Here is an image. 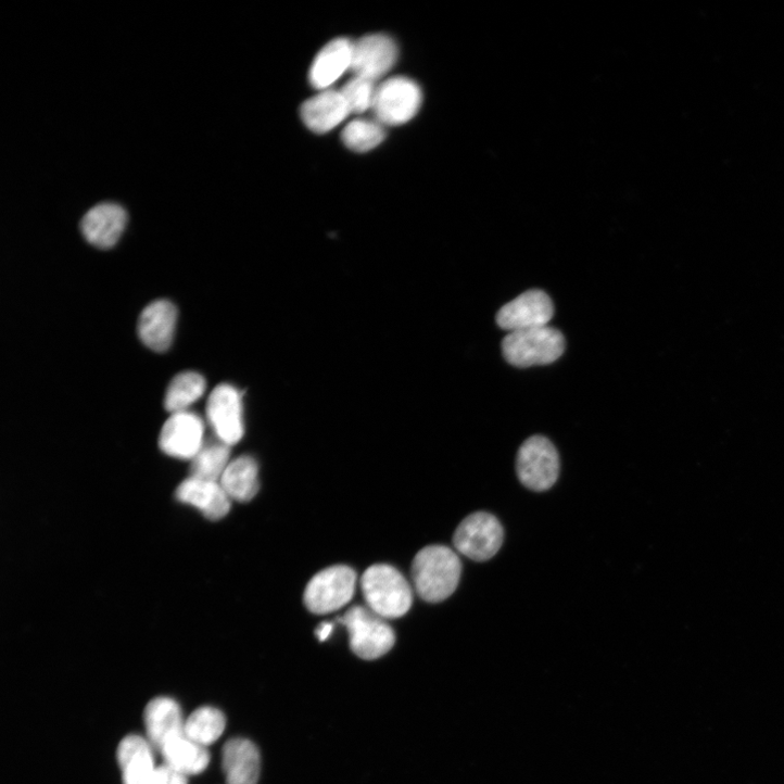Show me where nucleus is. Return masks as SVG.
<instances>
[{
	"label": "nucleus",
	"mask_w": 784,
	"mask_h": 784,
	"mask_svg": "<svg viewBox=\"0 0 784 784\" xmlns=\"http://www.w3.org/2000/svg\"><path fill=\"white\" fill-rule=\"evenodd\" d=\"M463 573V564L452 548L433 545L423 548L413 564L415 587L422 599L441 603L457 590Z\"/></svg>",
	"instance_id": "obj_1"
},
{
	"label": "nucleus",
	"mask_w": 784,
	"mask_h": 784,
	"mask_svg": "<svg viewBox=\"0 0 784 784\" xmlns=\"http://www.w3.org/2000/svg\"><path fill=\"white\" fill-rule=\"evenodd\" d=\"M361 587L367 608L382 619L402 618L413 606V589L394 567H369L361 579Z\"/></svg>",
	"instance_id": "obj_2"
},
{
	"label": "nucleus",
	"mask_w": 784,
	"mask_h": 784,
	"mask_svg": "<svg viewBox=\"0 0 784 784\" xmlns=\"http://www.w3.org/2000/svg\"><path fill=\"white\" fill-rule=\"evenodd\" d=\"M565 349L564 334L549 326L509 332L503 341L505 358L517 367L554 363Z\"/></svg>",
	"instance_id": "obj_3"
},
{
	"label": "nucleus",
	"mask_w": 784,
	"mask_h": 784,
	"mask_svg": "<svg viewBox=\"0 0 784 784\" xmlns=\"http://www.w3.org/2000/svg\"><path fill=\"white\" fill-rule=\"evenodd\" d=\"M339 622L349 632L352 652L362 659H377L395 645L394 630L369 608L354 606Z\"/></svg>",
	"instance_id": "obj_4"
},
{
	"label": "nucleus",
	"mask_w": 784,
	"mask_h": 784,
	"mask_svg": "<svg viewBox=\"0 0 784 784\" xmlns=\"http://www.w3.org/2000/svg\"><path fill=\"white\" fill-rule=\"evenodd\" d=\"M559 473V454L548 439L536 435L523 443L517 456V475L527 489L546 492L556 484Z\"/></svg>",
	"instance_id": "obj_5"
},
{
	"label": "nucleus",
	"mask_w": 784,
	"mask_h": 784,
	"mask_svg": "<svg viewBox=\"0 0 784 784\" xmlns=\"http://www.w3.org/2000/svg\"><path fill=\"white\" fill-rule=\"evenodd\" d=\"M421 103L420 87L410 79L396 77L376 89L370 109L378 123L399 126L412 121Z\"/></svg>",
	"instance_id": "obj_6"
},
{
	"label": "nucleus",
	"mask_w": 784,
	"mask_h": 784,
	"mask_svg": "<svg viewBox=\"0 0 784 784\" xmlns=\"http://www.w3.org/2000/svg\"><path fill=\"white\" fill-rule=\"evenodd\" d=\"M356 573L346 566H334L317 573L304 592V604L315 615L334 612L352 599Z\"/></svg>",
	"instance_id": "obj_7"
},
{
	"label": "nucleus",
	"mask_w": 784,
	"mask_h": 784,
	"mask_svg": "<svg viewBox=\"0 0 784 784\" xmlns=\"http://www.w3.org/2000/svg\"><path fill=\"white\" fill-rule=\"evenodd\" d=\"M505 533L500 520L489 513H476L457 528L456 549L471 560L484 562L494 558L504 544Z\"/></svg>",
	"instance_id": "obj_8"
},
{
	"label": "nucleus",
	"mask_w": 784,
	"mask_h": 784,
	"mask_svg": "<svg viewBox=\"0 0 784 784\" xmlns=\"http://www.w3.org/2000/svg\"><path fill=\"white\" fill-rule=\"evenodd\" d=\"M206 415L220 443L232 446L241 441L244 433L242 399L233 385L224 383L212 391Z\"/></svg>",
	"instance_id": "obj_9"
},
{
	"label": "nucleus",
	"mask_w": 784,
	"mask_h": 784,
	"mask_svg": "<svg viewBox=\"0 0 784 784\" xmlns=\"http://www.w3.org/2000/svg\"><path fill=\"white\" fill-rule=\"evenodd\" d=\"M555 313L552 299L544 291L530 290L504 305L497 324L508 332L548 326Z\"/></svg>",
	"instance_id": "obj_10"
},
{
	"label": "nucleus",
	"mask_w": 784,
	"mask_h": 784,
	"mask_svg": "<svg viewBox=\"0 0 784 784\" xmlns=\"http://www.w3.org/2000/svg\"><path fill=\"white\" fill-rule=\"evenodd\" d=\"M204 423L195 414H174L164 425L159 445L173 458L192 460L204 447Z\"/></svg>",
	"instance_id": "obj_11"
},
{
	"label": "nucleus",
	"mask_w": 784,
	"mask_h": 784,
	"mask_svg": "<svg viewBox=\"0 0 784 784\" xmlns=\"http://www.w3.org/2000/svg\"><path fill=\"white\" fill-rule=\"evenodd\" d=\"M397 59L394 40L384 35L368 36L353 43L350 69L355 77L375 81L394 67Z\"/></svg>",
	"instance_id": "obj_12"
},
{
	"label": "nucleus",
	"mask_w": 784,
	"mask_h": 784,
	"mask_svg": "<svg viewBox=\"0 0 784 784\" xmlns=\"http://www.w3.org/2000/svg\"><path fill=\"white\" fill-rule=\"evenodd\" d=\"M127 223L126 210L117 203L106 202L92 207L84 216L80 229L90 244L108 250L117 244Z\"/></svg>",
	"instance_id": "obj_13"
},
{
	"label": "nucleus",
	"mask_w": 784,
	"mask_h": 784,
	"mask_svg": "<svg viewBox=\"0 0 784 784\" xmlns=\"http://www.w3.org/2000/svg\"><path fill=\"white\" fill-rule=\"evenodd\" d=\"M178 312L167 300L149 304L139 318L138 332L141 341L155 352L167 351L174 340Z\"/></svg>",
	"instance_id": "obj_14"
},
{
	"label": "nucleus",
	"mask_w": 784,
	"mask_h": 784,
	"mask_svg": "<svg viewBox=\"0 0 784 784\" xmlns=\"http://www.w3.org/2000/svg\"><path fill=\"white\" fill-rule=\"evenodd\" d=\"M185 723L179 704L170 697H156L146 707L148 739L160 751L170 739L185 734Z\"/></svg>",
	"instance_id": "obj_15"
},
{
	"label": "nucleus",
	"mask_w": 784,
	"mask_h": 784,
	"mask_svg": "<svg viewBox=\"0 0 784 784\" xmlns=\"http://www.w3.org/2000/svg\"><path fill=\"white\" fill-rule=\"evenodd\" d=\"M176 500L198 508L211 521L225 518L231 508V500L219 482L189 478L176 491Z\"/></svg>",
	"instance_id": "obj_16"
},
{
	"label": "nucleus",
	"mask_w": 784,
	"mask_h": 784,
	"mask_svg": "<svg viewBox=\"0 0 784 784\" xmlns=\"http://www.w3.org/2000/svg\"><path fill=\"white\" fill-rule=\"evenodd\" d=\"M154 747L141 735L126 736L117 749L124 784H153L156 767Z\"/></svg>",
	"instance_id": "obj_17"
},
{
	"label": "nucleus",
	"mask_w": 784,
	"mask_h": 784,
	"mask_svg": "<svg viewBox=\"0 0 784 784\" xmlns=\"http://www.w3.org/2000/svg\"><path fill=\"white\" fill-rule=\"evenodd\" d=\"M227 784H257L261 773L258 748L249 739L232 738L223 748Z\"/></svg>",
	"instance_id": "obj_18"
},
{
	"label": "nucleus",
	"mask_w": 784,
	"mask_h": 784,
	"mask_svg": "<svg viewBox=\"0 0 784 784\" xmlns=\"http://www.w3.org/2000/svg\"><path fill=\"white\" fill-rule=\"evenodd\" d=\"M341 92L326 91L306 101L301 108V117L306 127L317 134L336 128L350 114Z\"/></svg>",
	"instance_id": "obj_19"
},
{
	"label": "nucleus",
	"mask_w": 784,
	"mask_h": 784,
	"mask_svg": "<svg viewBox=\"0 0 784 784\" xmlns=\"http://www.w3.org/2000/svg\"><path fill=\"white\" fill-rule=\"evenodd\" d=\"M353 43L337 39L327 45L314 61L309 72L311 85L326 89L334 84L351 67Z\"/></svg>",
	"instance_id": "obj_20"
},
{
	"label": "nucleus",
	"mask_w": 784,
	"mask_h": 784,
	"mask_svg": "<svg viewBox=\"0 0 784 784\" xmlns=\"http://www.w3.org/2000/svg\"><path fill=\"white\" fill-rule=\"evenodd\" d=\"M219 483L230 500L239 503L252 501L260 489L256 461L249 456L236 459L229 464Z\"/></svg>",
	"instance_id": "obj_21"
},
{
	"label": "nucleus",
	"mask_w": 784,
	"mask_h": 784,
	"mask_svg": "<svg viewBox=\"0 0 784 784\" xmlns=\"http://www.w3.org/2000/svg\"><path fill=\"white\" fill-rule=\"evenodd\" d=\"M161 754L165 763L186 775H195L203 772L211 761L207 747L191 741L185 734L170 739L162 748Z\"/></svg>",
	"instance_id": "obj_22"
},
{
	"label": "nucleus",
	"mask_w": 784,
	"mask_h": 784,
	"mask_svg": "<svg viewBox=\"0 0 784 784\" xmlns=\"http://www.w3.org/2000/svg\"><path fill=\"white\" fill-rule=\"evenodd\" d=\"M206 389L204 377L195 371H184L170 381L165 397V408L174 414L187 412L203 395Z\"/></svg>",
	"instance_id": "obj_23"
},
{
	"label": "nucleus",
	"mask_w": 784,
	"mask_h": 784,
	"mask_svg": "<svg viewBox=\"0 0 784 784\" xmlns=\"http://www.w3.org/2000/svg\"><path fill=\"white\" fill-rule=\"evenodd\" d=\"M226 729L225 715L217 708L205 706L197 709L185 723V735L207 747L215 743Z\"/></svg>",
	"instance_id": "obj_24"
},
{
	"label": "nucleus",
	"mask_w": 784,
	"mask_h": 784,
	"mask_svg": "<svg viewBox=\"0 0 784 784\" xmlns=\"http://www.w3.org/2000/svg\"><path fill=\"white\" fill-rule=\"evenodd\" d=\"M230 450L224 443L204 445L191 460L190 478L219 482L229 466Z\"/></svg>",
	"instance_id": "obj_25"
},
{
	"label": "nucleus",
	"mask_w": 784,
	"mask_h": 784,
	"mask_svg": "<svg viewBox=\"0 0 784 784\" xmlns=\"http://www.w3.org/2000/svg\"><path fill=\"white\" fill-rule=\"evenodd\" d=\"M341 138L350 150L367 152L383 141L384 131L380 124L376 122L357 119L343 129Z\"/></svg>",
	"instance_id": "obj_26"
},
{
	"label": "nucleus",
	"mask_w": 784,
	"mask_h": 784,
	"mask_svg": "<svg viewBox=\"0 0 784 784\" xmlns=\"http://www.w3.org/2000/svg\"><path fill=\"white\" fill-rule=\"evenodd\" d=\"M375 91L374 81L355 77L345 84L341 90V94L350 112L361 114L371 108Z\"/></svg>",
	"instance_id": "obj_27"
},
{
	"label": "nucleus",
	"mask_w": 784,
	"mask_h": 784,
	"mask_svg": "<svg viewBox=\"0 0 784 784\" xmlns=\"http://www.w3.org/2000/svg\"><path fill=\"white\" fill-rule=\"evenodd\" d=\"M153 784H188V775L164 762L156 767Z\"/></svg>",
	"instance_id": "obj_28"
},
{
	"label": "nucleus",
	"mask_w": 784,
	"mask_h": 784,
	"mask_svg": "<svg viewBox=\"0 0 784 784\" xmlns=\"http://www.w3.org/2000/svg\"><path fill=\"white\" fill-rule=\"evenodd\" d=\"M333 631V624L330 622L321 623L316 630V636L320 642H325Z\"/></svg>",
	"instance_id": "obj_29"
}]
</instances>
